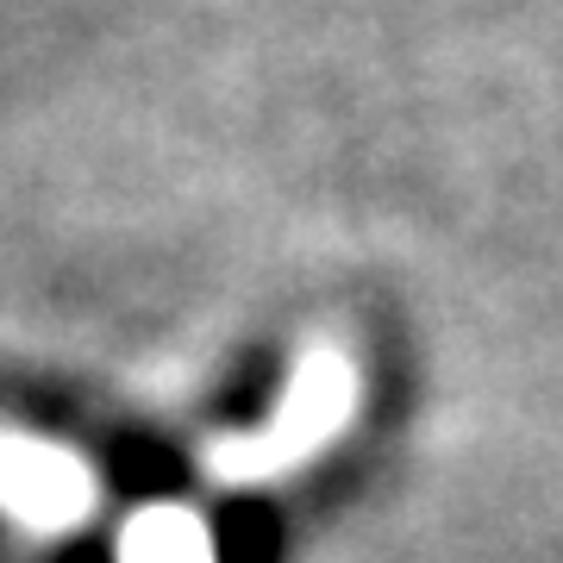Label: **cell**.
I'll list each match as a JSON object with an SVG mask.
<instances>
[{
	"instance_id": "6da1fadb",
	"label": "cell",
	"mask_w": 563,
	"mask_h": 563,
	"mask_svg": "<svg viewBox=\"0 0 563 563\" xmlns=\"http://www.w3.org/2000/svg\"><path fill=\"white\" fill-rule=\"evenodd\" d=\"M213 563H282V520L276 507L244 495L225 501L213 520Z\"/></svg>"
},
{
	"instance_id": "7a4b0ae2",
	"label": "cell",
	"mask_w": 563,
	"mask_h": 563,
	"mask_svg": "<svg viewBox=\"0 0 563 563\" xmlns=\"http://www.w3.org/2000/svg\"><path fill=\"white\" fill-rule=\"evenodd\" d=\"M63 563H113V558H107L101 544H76V551H69Z\"/></svg>"
}]
</instances>
